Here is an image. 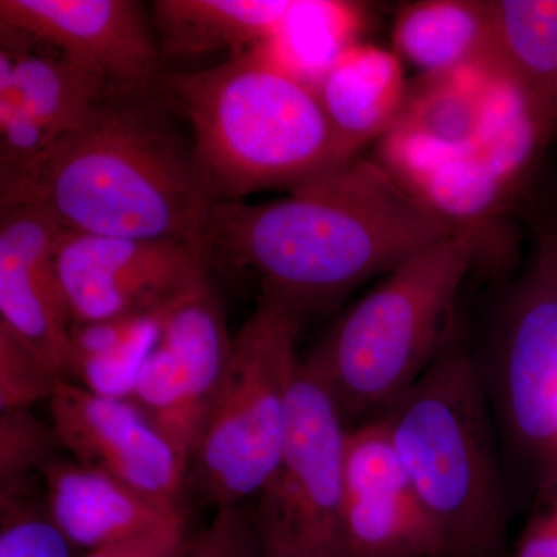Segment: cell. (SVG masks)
<instances>
[{
    "instance_id": "cell-7",
    "label": "cell",
    "mask_w": 557,
    "mask_h": 557,
    "mask_svg": "<svg viewBox=\"0 0 557 557\" xmlns=\"http://www.w3.org/2000/svg\"><path fill=\"white\" fill-rule=\"evenodd\" d=\"M300 324L298 311L262 296L234 335L225 375L189 460L201 498L218 511L259 497L276 471L300 359Z\"/></svg>"
},
{
    "instance_id": "cell-4",
    "label": "cell",
    "mask_w": 557,
    "mask_h": 557,
    "mask_svg": "<svg viewBox=\"0 0 557 557\" xmlns=\"http://www.w3.org/2000/svg\"><path fill=\"white\" fill-rule=\"evenodd\" d=\"M159 95L188 121L194 160L214 200L293 190L351 163L317 90L251 51L199 72H164Z\"/></svg>"
},
{
    "instance_id": "cell-24",
    "label": "cell",
    "mask_w": 557,
    "mask_h": 557,
    "mask_svg": "<svg viewBox=\"0 0 557 557\" xmlns=\"http://www.w3.org/2000/svg\"><path fill=\"white\" fill-rule=\"evenodd\" d=\"M553 132L536 102L507 73L496 81L485 123L471 152L516 196Z\"/></svg>"
},
{
    "instance_id": "cell-12",
    "label": "cell",
    "mask_w": 557,
    "mask_h": 557,
    "mask_svg": "<svg viewBox=\"0 0 557 557\" xmlns=\"http://www.w3.org/2000/svg\"><path fill=\"white\" fill-rule=\"evenodd\" d=\"M0 28L49 44L115 95H159V40L134 0H0Z\"/></svg>"
},
{
    "instance_id": "cell-19",
    "label": "cell",
    "mask_w": 557,
    "mask_h": 557,
    "mask_svg": "<svg viewBox=\"0 0 557 557\" xmlns=\"http://www.w3.org/2000/svg\"><path fill=\"white\" fill-rule=\"evenodd\" d=\"M0 95H11L54 138L78 127L98 104L113 97L100 76L60 50L0 28Z\"/></svg>"
},
{
    "instance_id": "cell-10",
    "label": "cell",
    "mask_w": 557,
    "mask_h": 557,
    "mask_svg": "<svg viewBox=\"0 0 557 557\" xmlns=\"http://www.w3.org/2000/svg\"><path fill=\"white\" fill-rule=\"evenodd\" d=\"M54 270L73 324L163 306L209 267L197 245L62 231Z\"/></svg>"
},
{
    "instance_id": "cell-30",
    "label": "cell",
    "mask_w": 557,
    "mask_h": 557,
    "mask_svg": "<svg viewBox=\"0 0 557 557\" xmlns=\"http://www.w3.org/2000/svg\"><path fill=\"white\" fill-rule=\"evenodd\" d=\"M255 528L240 507L219 509L203 531L189 539L182 557H252Z\"/></svg>"
},
{
    "instance_id": "cell-16",
    "label": "cell",
    "mask_w": 557,
    "mask_h": 557,
    "mask_svg": "<svg viewBox=\"0 0 557 557\" xmlns=\"http://www.w3.org/2000/svg\"><path fill=\"white\" fill-rule=\"evenodd\" d=\"M51 520L79 552L112 547L183 518L152 498L78 461L54 458L40 471Z\"/></svg>"
},
{
    "instance_id": "cell-33",
    "label": "cell",
    "mask_w": 557,
    "mask_h": 557,
    "mask_svg": "<svg viewBox=\"0 0 557 557\" xmlns=\"http://www.w3.org/2000/svg\"><path fill=\"white\" fill-rule=\"evenodd\" d=\"M539 497L545 498V500L548 502L549 507H552L553 511H555L556 519H557V482L552 487H548V490L545 491V493H542L541 496H539ZM537 498H536V500H537Z\"/></svg>"
},
{
    "instance_id": "cell-26",
    "label": "cell",
    "mask_w": 557,
    "mask_h": 557,
    "mask_svg": "<svg viewBox=\"0 0 557 557\" xmlns=\"http://www.w3.org/2000/svg\"><path fill=\"white\" fill-rule=\"evenodd\" d=\"M61 446L53 426H47L32 409L0 412V496L32 490L33 479L54 460Z\"/></svg>"
},
{
    "instance_id": "cell-15",
    "label": "cell",
    "mask_w": 557,
    "mask_h": 557,
    "mask_svg": "<svg viewBox=\"0 0 557 557\" xmlns=\"http://www.w3.org/2000/svg\"><path fill=\"white\" fill-rule=\"evenodd\" d=\"M62 231L35 205L0 201V325L67 380L73 321L54 270Z\"/></svg>"
},
{
    "instance_id": "cell-13",
    "label": "cell",
    "mask_w": 557,
    "mask_h": 557,
    "mask_svg": "<svg viewBox=\"0 0 557 557\" xmlns=\"http://www.w3.org/2000/svg\"><path fill=\"white\" fill-rule=\"evenodd\" d=\"M49 406L58 442L73 460L180 509L188 463L134 401L61 380Z\"/></svg>"
},
{
    "instance_id": "cell-17",
    "label": "cell",
    "mask_w": 557,
    "mask_h": 557,
    "mask_svg": "<svg viewBox=\"0 0 557 557\" xmlns=\"http://www.w3.org/2000/svg\"><path fill=\"white\" fill-rule=\"evenodd\" d=\"M409 81L394 50L357 42L322 76L317 95L346 160L386 137L405 104Z\"/></svg>"
},
{
    "instance_id": "cell-29",
    "label": "cell",
    "mask_w": 557,
    "mask_h": 557,
    "mask_svg": "<svg viewBox=\"0 0 557 557\" xmlns=\"http://www.w3.org/2000/svg\"><path fill=\"white\" fill-rule=\"evenodd\" d=\"M53 139L16 98L0 95V171L14 170L36 159Z\"/></svg>"
},
{
    "instance_id": "cell-25",
    "label": "cell",
    "mask_w": 557,
    "mask_h": 557,
    "mask_svg": "<svg viewBox=\"0 0 557 557\" xmlns=\"http://www.w3.org/2000/svg\"><path fill=\"white\" fill-rule=\"evenodd\" d=\"M509 73L557 132V0H494Z\"/></svg>"
},
{
    "instance_id": "cell-1",
    "label": "cell",
    "mask_w": 557,
    "mask_h": 557,
    "mask_svg": "<svg viewBox=\"0 0 557 557\" xmlns=\"http://www.w3.org/2000/svg\"><path fill=\"white\" fill-rule=\"evenodd\" d=\"M449 236L380 161L359 157L281 200H215L200 248L208 267L251 271L262 296L304 318Z\"/></svg>"
},
{
    "instance_id": "cell-3",
    "label": "cell",
    "mask_w": 557,
    "mask_h": 557,
    "mask_svg": "<svg viewBox=\"0 0 557 557\" xmlns=\"http://www.w3.org/2000/svg\"><path fill=\"white\" fill-rule=\"evenodd\" d=\"M375 417L442 534L445 557H504L515 512L496 424L458 322L426 372Z\"/></svg>"
},
{
    "instance_id": "cell-2",
    "label": "cell",
    "mask_w": 557,
    "mask_h": 557,
    "mask_svg": "<svg viewBox=\"0 0 557 557\" xmlns=\"http://www.w3.org/2000/svg\"><path fill=\"white\" fill-rule=\"evenodd\" d=\"M156 97L102 101L36 159L0 171V201L35 205L72 233L200 247L215 200Z\"/></svg>"
},
{
    "instance_id": "cell-5",
    "label": "cell",
    "mask_w": 557,
    "mask_h": 557,
    "mask_svg": "<svg viewBox=\"0 0 557 557\" xmlns=\"http://www.w3.org/2000/svg\"><path fill=\"white\" fill-rule=\"evenodd\" d=\"M472 267L467 240H440L386 274L304 359L348 429L375 417L438 357Z\"/></svg>"
},
{
    "instance_id": "cell-11",
    "label": "cell",
    "mask_w": 557,
    "mask_h": 557,
    "mask_svg": "<svg viewBox=\"0 0 557 557\" xmlns=\"http://www.w3.org/2000/svg\"><path fill=\"white\" fill-rule=\"evenodd\" d=\"M384 168L410 196L472 248L474 267L508 270L512 256L507 212L512 194L471 150H450L391 131L376 145Z\"/></svg>"
},
{
    "instance_id": "cell-9",
    "label": "cell",
    "mask_w": 557,
    "mask_h": 557,
    "mask_svg": "<svg viewBox=\"0 0 557 557\" xmlns=\"http://www.w3.org/2000/svg\"><path fill=\"white\" fill-rule=\"evenodd\" d=\"M233 338L208 273L161 306L160 338L139 372L131 401L166 435L188 467L225 375Z\"/></svg>"
},
{
    "instance_id": "cell-14",
    "label": "cell",
    "mask_w": 557,
    "mask_h": 557,
    "mask_svg": "<svg viewBox=\"0 0 557 557\" xmlns=\"http://www.w3.org/2000/svg\"><path fill=\"white\" fill-rule=\"evenodd\" d=\"M343 541L348 557H445L442 534L376 417L348 429Z\"/></svg>"
},
{
    "instance_id": "cell-28",
    "label": "cell",
    "mask_w": 557,
    "mask_h": 557,
    "mask_svg": "<svg viewBox=\"0 0 557 557\" xmlns=\"http://www.w3.org/2000/svg\"><path fill=\"white\" fill-rule=\"evenodd\" d=\"M61 379L42 358L0 325V412L50 399Z\"/></svg>"
},
{
    "instance_id": "cell-20",
    "label": "cell",
    "mask_w": 557,
    "mask_h": 557,
    "mask_svg": "<svg viewBox=\"0 0 557 557\" xmlns=\"http://www.w3.org/2000/svg\"><path fill=\"white\" fill-rule=\"evenodd\" d=\"M293 0H156L152 25L163 62L212 51L247 53L276 36Z\"/></svg>"
},
{
    "instance_id": "cell-27",
    "label": "cell",
    "mask_w": 557,
    "mask_h": 557,
    "mask_svg": "<svg viewBox=\"0 0 557 557\" xmlns=\"http://www.w3.org/2000/svg\"><path fill=\"white\" fill-rule=\"evenodd\" d=\"M33 491L0 496V557H81Z\"/></svg>"
},
{
    "instance_id": "cell-23",
    "label": "cell",
    "mask_w": 557,
    "mask_h": 557,
    "mask_svg": "<svg viewBox=\"0 0 557 557\" xmlns=\"http://www.w3.org/2000/svg\"><path fill=\"white\" fill-rule=\"evenodd\" d=\"M364 13L358 3L338 0H293L281 30L248 50L311 89L341 54L358 42Z\"/></svg>"
},
{
    "instance_id": "cell-18",
    "label": "cell",
    "mask_w": 557,
    "mask_h": 557,
    "mask_svg": "<svg viewBox=\"0 0 557 557\" xmlns=\"http://www.w3.org/2000/svg\"><path fill=\"white\" fill-rule=\"evenodd\" d=\"M394 53L420 75L479 69L509 73L494 0H421L401 7L392 28Z\"/></svg>"
},
{
    "instance_id": "cell-34",
    "label": "cell",
    "mask_w": 557,
    "mask_h": 557,
    "mask_svg": "<svg viewBox=\"0 0 557 557\" xmlns=\"http://www.w3.org/2000/svg\"><path fill=\"white\" fill-rule=\"evenodd\" d=\"M252 557H274L269 555H262V553H259L258 549H256L255 555ZM322 557H348L347 555H333V556H322Z\"/></svg>"
},
{
    "instance_id": "cell-32",
    "label": "cell",
    "mask_w": 557,
    "mask_h": 557,
    "mask_svg": "<svg viewBox=\"0 0 557 557\" xmlns=\"http://www.w3.org/2000/svg\"><path fill=\"white\" fill-rule=\"evenodd\" d=\"M536 511L528 520L512 557H557V520L545 498L539 497Z\"/></svg>"
},
{
    "instance_id": "cell-6",
    "label": "cell",
    "mask_w": 557,
    "mask_h": 557,
    "mask_svg": "<svg viewBox=\"0 0 557 557\" xmlns=\"http://www.w3.org/2000/svg\"><path fill=\"white\" fill-rule=\"evenodd\" d=\"M472 357L516 515L557 482V214L539 219L528 265Z\"/></svg>"
},
{
    "instance_id": "cell-22",
    "label": "cell",
    "mask_w": 557,
    "mask_h": 557,
    "mask_svg": "<svg viewBox=\"0 0 557 557\" xmlns=\"http://www.w3.org/2000/svg\"><path fill=\"white\" fill-rule=\"evenodd\" d=\"M160 330L161 306L109 321L72 324L67 380L102 397L131 399Z\"/></svg>"
},
{
    "instance_id": "cell-31",
    "label": "cell",
    "mask_w": 557,
    "mask_h": 557,
    "mask_svg": "<svg viewBox=\"0 0 557 557\" xmlns=\"http://www.w3.org/2000/svg\"><path fill=\"white\" fill-rule=\"evenodd\" d=\"M189 539L185 518H180L145 536L84 553L81 557H182Z\"/></svg>"
},
{
    "instance_id": "cell-21",
    "label": "cell",
    "mask_w": 557,
    "mask_h": 557,
    "mask_svg": "<svg viewBox=\"0 0 557 557\" xmlns=\"http://www.w3.org/2000/svg\"><path fill=\"white\" fill-rule=\"evenodd\" d=\"M467 69L409 81L405 104L391 131L405 132L450 150H471L490 109L498 76Z\"/></svg>"
},
{
    "instance_id": "cell-8",
    "label": "cell",
    "mask_w": 557,
    "mask_h": 557,
    "mask_svg": "<svg viewBox=\"0 0 557 557\" xmlns=\"http://www.w3.org/2000/svg\"><path fill=\"white\" fill-rule=\"evenodd\" d=\"M348 428L335 399L299 359L281 460L251 519L256 549L274 557L346 555L344 463Z\"/></svg>"
}]
</instances>
